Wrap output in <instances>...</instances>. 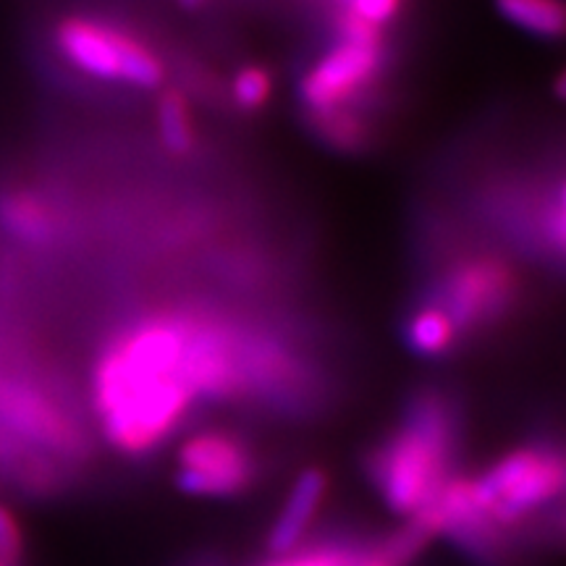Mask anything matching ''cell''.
<instances>
[{
	"label": "cell",
	"mask_w": 566,
	"mask_h": 566,
	"mask_svg": "<svg viewBox=\"0 0 566 566\" xmlns=\"http://www.w3.org/2000/svg\"><path fill=\"white\" fill-rule=\"evenodd\" d=\"M520 283L512 268L493 254L464 260L446 281V304L441 307L454 317L457 328L495 321L512 307Z\"/></svg>",
	"instance_id": "52a82bcc"
},
{
	"label": "cell",
	"mask_w": 566,
	"mask_h": 566,
	"mask_svg": "<svg viewBox=\"0 0 566 566\" xmlns=\"http://www.w3.org/2000/svg\"><path fill=\"white\" fill-rule=\"evenodd\" d=\"M313 122L317 134L338 150H357L367 142V126L354 108L321 113V116H313Z\"/></svg>",
	"instance_id": "5bb4252c"
},
{
	"label": "cell",
	"mask_w": 566,
	"mask_h": 566,
	"mask_svg": "<svg viewBox=\"0 0 566 566\" xmlns=\"http://www.w3.org/2000/svg\"><path fill=\"white\" fill-rule=\"evenodd\" d=\"M457 323L441 304L417 310L407 325V342L422 357H441L457 342Z\"/></svg>",
	"instance_id": "8fae6325"
},
{
	"label": "cell",
	"mask_w": 566,
	"mask_h": 566,
	"mask_svg": "<svg viewBox=\"0 0 566 566\" xmlns=\"http://www.w3.org/2000/svg\"><path fill=\"white\" fill-rule=\"evenodd\" d=\"M501 17L512 21L535 38H562L564 32V3L562 0H495Z\"/></svg>",
	"instance_id": "7c38bea8"
},
{
	"label": "cell",
	"mask_w": 566,
	"mask_h": 566,
	"mask_svg": "<svg viewBox=\"0 0 566 566\" xmlns=\"http://www.w3.org/2000/svg\"><path fill=\"white\" fill-rule=\"evenodd\" d=\"M0 562L11 566H21L24 562V535H21L19 520L6 506H0Z\"/></svg>",
	"instance_id": "e0dca14e"
},
{
	"label": "cell",
	"mask_w": 566,
	"mask_h": 566,
	"mask_svg": "<svg viewBox=\"0 0 566 566\" xmlns=\"http://www.w3.org/2000/svg\"><path fill=\"white\" fill-rule=\"evenodd\" d=\"M0 566H11V564H6V562H0Z\"/></svg>",
	"instance_id": "ffe728a7"
},
{
	"label": "cell",
	"mask_w": 566,
	"mask_h": 566,
	"mask_svg": "<svg viewBox=\"0 0 566 566\" xmlns=\"http://www.w3.org/2000/svg\"><path fill=\"white\" fill-rule=\"evenodd\" d=\"M384 66V40L367 27L338 21V42L302 80V101L313 116L354 108Z\"/></svg>",
	"instance_id": "5b68a950"
},
{
	"label": "cell",
	"mask_w": 566,
	"mask_h": 566,
	"mask_svg": "<svg viewBox=\"0 0 566 566\" xmlns=\"http://www.w3.org/2000/svg\"><path fill=\"white\" fill-rule=\"evenodd\" d=\"M187 3H197V0H187Z\"/></svg>",
	"instance_id": "44dd1931"
},
{
	"label": "cell",
	"mask_w": 566,
	"mask_h": 566,
	"mask_svg": "<svg viewBox=\"0 0 566 566\" xmlns=\"http://www.w3.org/2000/svg\"><path fill=\"white\" fill-rule=\"evenodd\" d=\"M55 45L71 66L97 80L153 90L166 74L163 61L150 45L108 21L87 17L61 21L55 30Z\"/></svg>",
	"instance_id": "3957f363"
},
{
	"label": "cell",
	"mask_w": 566,
	"mask_h": 566,
	"mask_svg": "<svg viewBox=\"0 0 566 566\" xmlns=\"http://www.w3.org/2000/svg\"><path fill=\"white\" fill-rule=\"evenodd\" d=\"M273 92L271 74L260 66H247L237 74L233 80V101H237L239 108L244 111H258L263 108Z\"/></svg>",
	"instance_id": "2e32d148"
},
{
	"label": "cell",
	"mask_w": 566,
	"mask_h": 566,
	"mask_svg": "<svg viewBox=\"0 0 566 566\" xmlns=\"http://www.w3.org/2000/svg\"><path fill=\"white\" fill-rule=\"evenodd\" d=\"M254 480H258V462L242 438L223 430H208L181 446L179 475H176L181 491L231 499L250 491Z\"/></svg>",
	"instance_id": "8992f818"
},
{
	"label": "cell",
	"mask_w": 566,
	"mask_h": 566,
	"mask_svg": "<svg viewBox=\"0 0 566 566\" xmlns=\"http://www.w3.org/2000/svg\"><path fill=\"white\" fill-rule=\"evenodd\" d=\"M195 321L187 315L145 317L105 346L92 394L108 441L142 457L179 428L197 399L189 370Z\"/></svg>",
	"instance_id": "6da1fadb"
},
{
	"label": "cell",
	"mask_w": 566,
	"mask_h": 566,
	"mask_svg": "<svg viewBox=\"0 0 566 566\" xmlns=\"http://www.w3.org/2000/svg\"><path fill=\"white\" fill-rule=\"evenodd\" d=\"M438 533H441V512L433 499L430 504L417 509L405 527L388 535L373 556L386 566H407L420 556V551H424Z\"/></svg>",
	"instance_id": "9c48e42d"
},
{
	"label": "cell",
	"mask_w": 566,
	"mask_h": 566,
	"mask_svg": "<svg viewBox=\"0 0 566 566\" xmlns=\"http://www.w3.org/2000/svg\"><path fill=\"white\" fill-rule=\"evenodd\" d=\"M325 491H328V475L323 470H317V467H310V470H304L296 478L286 506H283L271 535H268V548L273 554H289V551L300 546L302 535L310 527V520L315 516L317 506L323 504Z\"/></svg>",
	"instance_id": "ba28073f"
},
{
	"label": "cell",
	"mask_w": 566,
	"mask_h": 566,
	"mask_svg": "<svg viewBox=\"0 0 566 566\" xmlns=\"http://www.w3.org/2000/svg\"><path fill=\"white\" fill-rule=\"evenodd\" d=\"M475 504L501 530L520 525L533 509L564 491V459L551 449H516L495 462L485 475L470 480Z\"/></svg>",
	"instance_id": "277c9868"
},
{
	"label": "cell",
	"mask_w": 566,
	"mask_h": 566,
	"mask_svg": "<svg viewBox=\"0 0 566 566\" xmlns=\"http://www.w3.org/2000/svg\"><path fill=\"white\" fill-rule=\"evenodd\" d=\"M363 566H386V564L378 562V558H375V556H365L363 558Z\"/></svg>",
	"instance_id": "d6986e66"
},
{
	"label": "cell",
	"mask_w": 566,
	"mask_h": 566,
	"mask_svg": "<svg viewBox=\"0 0 566 566\" xmlns=\"http://www.w3.org/2000/svg\"><path fill=\"white\" fill-rule=\"evenodd\" d=\"M363 558L354 551H344V548H321V551H310V554H302L292 558V562H279V564H268V566H363Z\"/></svg>",
	"instance_id": "ac0fdd59"
},
{
	"label": "cell",
	"mask_w": 566,
	"mask_h": 566,
	"mask_svg": "<svg viewBox=\"0 0 566 566\" xmlns=\"http://www.w3.org/2000/svg\"><path fill=\"white\" fill-rule=\"evenodd\" d=\"M158 129L168 153L189 155L197 145L192 108L181 92H166L158 105Z\"/></svg>",
	"instance_id": "4fadbf2b"
},
{
	"label": "cell",
	"mask_w": 566,
	"mask_h": 566,
	"mask_svg": "<svg viewBox=\"0 0 566 566\" xmlns=\"http://www.w3.org/2000/svg\"><path fill=\"white\" fill-rule=\"evenodd\" d=\"M0 218H3L6 229L17 233L24 242H51L59 231V218L53 208L42 202L38 195H9L0 202Z\"/></svg>",
	"instance_id": "30bf717a"
},
{
	"label": "cell",
	"mask_w": 566,
	"mask_h": 566,
	"mask_svg": "<svg viewBox=\"0 0 566 566\" xmlns=\"http://www.w3.org/2000/svg\"><path fill=\"white\" fill-rule=\"evenodd\" d=\"M457 443V412L441 394L424 391L407 407L401 428L367 457V478L394 514H415L451 478Z\"/></svg>",
	"instance_id": "7a4b0ae2"
},
{
	"label": "cell",
	"mask_w": 566,
	"mask_h": 566,
	"mask_svg": "<svg viewBox=\"0 0 566 566\" xmlns=\"http://www.w3.org/2000/svg\"><path fill=\"white\" fill-rule=\"evenodd\" d=\"M401 9V0H342V13L338 21L367 27V30L380 32L388 21L396 19Z\"/></svg>",
	"instance_id": "9a60e30c"
}]
</instances>
